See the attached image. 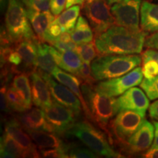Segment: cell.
I'll return each instance as SVG.
<instances>
[{"instance_id":"obj_1","label":"cell","mask_w":158,"mask_h":158,"mask_svg":"<svg viewBox=\"0 0 158 158\" xmlns=\"http://www.w3.org/2000/svg\"><path fill=\"white\" fill-rule=\"evenodd\" d=\"M148 33L114 24L95 35L94 43L100 55L138 54L141 53Z\"/></svg>"},{"instance_id":"obj_2","label":"cell","mask_w":158,"mask_h":158,"mask_svg":"<svg viewBox=\"0 0 158 158\" xmlns=\"http://www.w3.org/2000/svg\"><path fill=\"white\" fill-rule=\"evenodd\" d=\"M141 62L137 54L101 55L91 63V68L96 81H104L127 74Z\"/></svg>"},{"instance_id":"obj_3","label":"cell","mask_w":158,"mask_h":158,"mask_svg":"<svg viewBox=\"0 0 158 158\" xmlns=\"http://www.w3.org/2000/svg\"><path fill=\"white\" fill-rule=\"evenodd\" d=\"M5 22L7 35L14 44L25 40H38L21 0H8Z\"/></svg>"},{"instance_id":"obj_4","label":"cell","mask_w":158,"mask_h":158,"mask_svg":"<svg viewBox=\"0 0 158 158\" xmlns=\"http://www.w3.org/2000/svg\"><path fill=\"white\" fill-rule=\"evenodd\" d=\"M81 91L92 119L108 131L106 127L118 112L116 99L100 93L94 86L88 84H82Z\"/></svg>"},{"instance_id":"obj_5","label":"cell","mask_w":158,"mask_h":158,"mask_svg":"<svg viewBox=\"0 0 158 158\" xmlns=\"http://www.w3.org/2000/svg\"><path fill=\"white\" fill-rule=\"evenodd\" d=\"M68 134L74 136L97 155L110 158L122 157L110 147L106 135L87 121L76 122L67 132Z\"/></svg>"},{"instance_id":"obj_6","label":"cell","mask_w":158,"mask_h":158,"mask_svg":"<svg viewBox=\"0 0 158 158\" xmlns=\"http://www.w3.org/2000/svg\"><path fill=\"white\" fill-rule=\"evenodd\" d=\"M146 112L135 110H122L108 124V133L116 143L125 146L129 138L145 120Z\"/></svg>"},{"instance_id":"obj_7","label":"cell","mask_w":158,"mask_h":158,"mask_svg":"<svg viewBox=\"0 0 158 158\" xmlns=\"http://www.w3.org/2000/svg\"><path fill=\"white\" fill-rule=\"evenodd\" d=\"M106 0L86 2L83 11L95 35L101 34L115 24L111 10Z\"/></svg>"},{"instance_id":"obj_8","label":"cell","mask_w":158,"mask_h":158,"mask_svg":"<svg viewBox=\"0 0 158 158\" xmlns=\"http://www.w3.org/2000/svg\"><path fill=\"white\" fill-rule=\"evenodd\" d=\"M45 118L50 127V132L60 136L76 124L79 114L71 108L59 104L53 100L52 104L44 109Z\"/></svg>"},{"instance_id":"obj_9","label":"cell","mask_w":158,"mask_h":158,"mask_svg":"<svg viewBox=\"0 0 158 158\" xmlns=\"http://www.w3.org/2000/svg\"><path fill=\"white\" fill-rule=\"evenodd\" d=\"M143 71L139 66L123 76L102 81L94 86L100 93L109 97L120 96L129 89L141 84Z\"/></svg>"},{"instance_id":"obj_10","label":"cell","mask_w":158,"mask_h":158,"mask_svg":"<svg viewBox=\"0 0 158 158\" xmlns=\"http://www.w3.org/2000/svg\"><path fill=\"white\" fill-rule=\"evenodd\" d=\"M141 0H122L114 4L111 13L116 25L139 30Z\"/></svg>"},{"instance_id":"obj_11","label":"cell","mask_w":158,"mask_h":158,"mask_svg":"<svg viewBox=\"0 0 158 158\" xmlns=\"http://www.w3.org/2000/svg\"><path fill=\"white\" fill-rule=\"evenodd\" d=\"M38 71L48 84L53 100L80 114L82 104L76 94L66 86H63L61 83L59 84L56 82L51 76H51V74L43 72L39 69Z\"/></svg>"},{"instance_id":"obj_12","label":"cell","mask_w":158,"mask_h":158,"mask_svg":"<svg viewBox=\"0 0 158 158\" xmlns=\"http://www.w3.org/2000/svg\"><path fill=\"white\" fill-rule=\"evenodd\" d=\"M155 138V126L145 119L139 128L129 138L124 147L130 154L147 152L152 145Z\"/></svg>"},{"instance_id":"obj_13","label":"cell","mask_w":158,"mask_h":158,"mask_svg":"<svg viewBox=\"0 0 158 158\" xmlns=\"http://www.w3.org/2000/svg\"><path fill=\"white\" fill-rule=\"evenodd\" d=\"M24 130L19 120L15 119L8 121L5 126V133L10 135L23 149L22 157H40L36 144L33 143L30 135Z\"/></svg>"},{"instance_id":"obj_14","label":"cell","mask_w":158,"mask_h":158,"mask_svg":"<svg viewBox=\"0 0 158 158\" xmlns=\"http://www.w3.org/2000/svg\"><path fill=\"white\" fill-rule=\"evenodd\" d=\"M118 111L122 110H135L146 112L149 107V99L143 90L132 87L116 99Z\"/></svg>"},{"instance_id":"obj_15","label":"cell","mask_w":158,"mask_h":158,"mask_svg":"<svg viewBox=\"0 0 158 158\" xmlns=\"http://www.w3.org/2000/svg\"><path fill=\"white\" fill-rule=\"evenodd\" d=\"M32 102L37 107L45 109L53 102L50 89L47 82L38 70H35L30 74Z\"/></svg>"},{"instance_id":"obj_16","label":"cell","mask_w":158,"mask_h":158,"mask_svg":"<svg viewBox=\"0 0 158 158\" xmlns=\"http://www.w3.org/2000/svg\"><path fill=\"white\" fill-rule=\"evenodd\" d=\"M48 48L57 66L68 73L76 76L83 63V61L76 51H59L53 45L51 46L48 45Z\"/></svg>"},{"instance_id":"obj_17","label":"cell","mask_w":158,"mask_h":158,"mask_svg":"<svg viewBox=\"0 0 158 158\" xmlns=\"http://www.w3.org/2000/svg\"><path fill=\"white\" fill-rule=\"evenodd\" d=\"M52 76L56 79L57 81H59L61 84H64L67 87H68L72 91L73 93L76 94L80 100L82 104V108L84 109V111L86 116L89 118H92L91 116V113L89 110L87 105H86V100H85L84 94L82 93L81 89H80V81L79 78L76 76H73V74L68 73L67 71L61 70L58 68H56L55 70L53 71Z\"/></svg>"},{"instance_id":"obj_18","label":"cell","mask_w":158,"mask_h":158,"mask_svg":"<svg viewBox=\"0 0 158 158\" xmlns=\"http://www.w3.org/2000/svg\"><path fill=\"white\" fill-rule=\"evenodd\" d=\"M19 122L27 130H43L50 132V127L46 121L44 110L42 108H33L23 112L19 116Z\"/></svg>"},{"instance_id":"obj_19","label":"cell","mask_w":158,"mask_h":158,"mask_svg":"<svg viewBox=\"0 0 158 158\" xmlns=\"http://www.w3.org/2000/svg\"><path fill=\"white\" fill-rule=\"evenodd\" d=\"M27 15L30 21L31 27L37 35L39 41L44 42L45 36L46 35L51 23L56 19L50 11L38 12L27 10Z\"/></svg>"},{"instance_id":"obj_20","label":"cell","mask_w":158,"mask_h":158,"mask_svg":"<svg viewBox=\"0 0 158 158\" xmlns=\"http://www.w3.org/2000/svg\"><path fill=\"white\" fill-rule=\"evenodd\" d=\"M140 15L142 30L147 33L158 31V5L148 1L142 2Z\"/></svg>"},{"instance_id":"obj_21","label":"cell","mask_w":158,"mask_h":158,"mask_svg":"<svg viewBox=\"0 0 158 158\" xmlns=\"http://www.w3.org/2000/svg\"><path fill=\"white\" fill-rule=\"evenodd\" d=\"M37 40H25L15 44L14 48L21 55L23 62L29 72L32 73L37 68Z\"/></svg>"},{"instance_id":"obj_22","label":"cell","mask_w":158,"mask_h":158,"mask_svg":"<svg viewBox=\"0 0 158 158\" xmlns=\"http://www.w3.org/2000/svg\"><path fill=\"white\" fill-rule=\"evenodd\" d=\"M27 132L40 150L54 149L65 145L59 135L53 133L43 130H27Z\"/></svg>"},{"instance_id":"obj_23","label":"cell","mask_w":158,"mask_h":158,"mask_svg":"<svg viewBox=\"0 0 158 158\" xmlns=\"http://www.w3.org/2000/svg\"><path fill=\"white\" fill-rule=\"evenodd\" d=\"M72 40L77 45L92 42L94 33L89 21L83 16H79L76 27L71 32Z\"/></svg>"},{"instance_id":"obj_24","label":"cell","mask_w":158,"mask_h":158,"mask_svg":"<svg viewBox=\"0 0 158 158\" xmlns=\"http://www.w3.org/2000/svg\"><path fill=\"white\" fill-rule=\"evenodd\" d=\"M37 68L39 70L51 75L57 68V64L48 50V45L38 40L37 42Z\"/></svg>"},{"instance_id":"obj_25","label":"cell","mask_w":158,"mask_h":158,"mask_svg":"<svg viewBox=\"0 0 158 158\" xmlns=\"http://www.w3.org/2000/svg\"><path fill=\"white\" fill-rule=\"evenodd\" d=\"M80 10V6L73 5L69 8H67L60 15H58V17L55 19L54 21L61 27L62 32H64V31L72 32L79 18Z\"/></svg>"},{"instance_id":"obj_26","label":"cell","mask_w":158,"mask_h":158,"mask_svg":"<svg viewBox=\"0 0 158 158\" xmlns=\"http://www.w3.org/2000/svg\"><path fill=\"white\" fill-rule=\"evenodd\" d=\"M12 86L19 92L26 105L29 109L31 108L32 95H31V87L30 79H29L27 74H18L13 78Z\"/></svg>"},{"instance_id":"obj_27","label":"cell","mask_w":158,"mask_h":158,"mask_svg":"<svg viewBox=\"0 0 158 158\" xmlns=\"http://www.w3.org/2000/svg\"><path fill=\"white\" fill-rule=\"evenodd\" d=\"M23 150L16 141L9 135L4 133L1 138V149H0V157L7 158L22 157Z\"/></svg>"},{"instance_id":"obj_28","label":"cell","mask_w":158,"mask_h":158,"mask_svg":"<svg viewBox=\"0 0 158 158\" xmlns=\"http://www.w3.org/2000/svg\"><path fill=\"white\" fill-rule=\"evenodd\" d=\"M7 98L10 109L21 113L27 111L29 109L26 105L24 100L13 86L7 88Z\"/></svg>"},{"instance_id":"obj_29","label":"cell","mask_w":158,"mask_h":158,"mask_svg":"<svg viewBox=\"0 0 158 158\" xmlns=\"http://www.w3.org/2000/svg\"><path fill=\"white\" fill-rule=\"evenodd\" d=\"M75 51L81 57L83 62H86L89 64L93 62L98 56V53H97L98 51H97L94 41L77 45Z\"/></svg>"},{"instance_id":"obj_30","label":"cell","mask_w":158,"mask_h":158,"mask_svg":"<svg viewBox=\"0 0 158 158\" xmlns=\"http://www.w3.org/2000/svg\"><path fill=\"white\" fill-rule=\"evenodd\" d=\"M150 100L158 99V75L152 78H144L140 84Z\"/></svg>"},{"instance_id":"obj_31","label":"cell","mask_w":158,"mask_h":158,"mask_svg":"<svg viewBox=\"0 0 158 158\" xmlns=\"http://www.w3.org/2000/svg\"><path fill=\"white\" fill-rule=\"evenodd\" d=\"M76 76L79 78L83 84L94 86V83L96 81V79L94 78L92 73L91 66L87 63L83 62L80 69H79Z\"/></svg>"},{"instance_id":"obj_32","label":"cell","mask_w":158,"mask_h":158,"mask_svg":"<svg viewBox=\"0 0 158 158\" xmlns=\"http://www.w3.org/2000/svg\"><path fill=\"white\" fill-rule=\"evenodd\" d=\"M70 149V147L65 144L61 147L40 150V155L41 157L45 158H67L69 157Z\"/></svg>"},{"instance_id":"obj_33","label":"cell","mask_w":158,"mask_h":158,"mask_svg":"<svg viewBox=\"0 0 158 158\" xmlns=\"http://www.w3.org/2000/svg\"><path fill=\"white\" fill-rule=\"evenodd\" d=\"M26 9L38 12L50 11L48 0H21Z\"/></svg>"},{"instance_id":"obj_34","label":"cell","mask_w":158,"mask_h":158,"mask_svg":"<svg viewBox=\"0 0 158 158\" xmlns=\"http://www.w3.org/2000/svg\"><path fill=\"white\" fill-rule=\"evenodd\" d=\"M142 71L145 78H152L158 75V64L153 59L143 61Z\"/></svg>"},{"instance_id":"obj_35","label":"cell","mask_w":158,"mask_h":158,"mask_svg":"<svg viewBox=\"0 0 158 158\" xmlns=\"http://www.w3.org/2000/svg\"><path fill=\"white\" fill-rule=\"evenodd\" d=\"M69 157L71 158H96L97 154L90 149L86 148H70L69 150Z\"/></svg>"},{"instance_id":"obj_36","label":"cell","mask_w":158,"mask_h":158,"mask_svg":"<svg viewBox=\"0 0 158 158\" xmlns=\"http://www.w3.org/2000/svg\"><path fill=\"white\" fill-rule=\"evenodd\" d=\"M67 0H50V10L54 16H58L66 8Z\"/></svg>"},{"instance_id":"obj_37","label":"cell","mask_w":158,"mask_h":158,"mask_svg":"<svg viewBox=\"0 0 158 158\" xmlns=\"http://www.w3.org/2000/svg\"><path fill=\"white\" fill-rule=\"evenodd\" d=\"M51 45L55 47L59 51H75L77 47V44L73 40L70 41V42H62L60 40H55Z\"/></svg>"},{"instance_id":"obj_38","label":"cell","mask_w":158,"mask_h":158,"mask_svg":"<svg viewBox=\"0 0 158 158\" xmlns=\"http://www.w3.org/2000/svg\"><path fill=\"white\" fill-rule=\"evenodd\" d=\"M7 85H3L1 87V91H0V96H1V110L5 113H8L10 110V108L8 101H7Z\"/></svg>"},{"instance_id":"obj_39","label":"cell","mask_w":158,"mask_h":158,"mask_svg":"<svg viewBox=\"0 0 158 158\" xmlns=\"http://www.w3.org/2000/svg\"><path fill=\"white\" fill-rule=\"evenodd\" d=\"M144 45L148 48L158 51V31L146 38Z\"/></svg>"},{"instance_id":"obj_40","label":"cell","mask_w":158,"mask_h":158,"mask_svg":"<svg viewBox=\"0 0 158 158\" xmlns=\"http://www.w3.org/2000/svg\"><path fill=\"white\" fill-rule=\"evenodd\" d=\"M142 61L149 60V59H153L158 64V51L154 50V49H148L142 54Z\"/></svg>"},{"instance_id":"obj_41","label":"cell","mask_w":158,"mask_h":158,"mask_svg":"<svg viewBox=\"0 0 158 158\" xmlns=\"http://www.w3.org/2000/svg\"><path fill=\"white\" fill-rule=\"evenodd\" d=\"M149 116L154 120H158V100L152 102L149 107Z\"/></svg>"},{"instance_id":"obj_42","label":"cell","mask_w":158,"mask_h":158,"mask_svg":"<svg viewBox=\"0 0 158 158\" xmlns=\"http://www.w3.org/2000/svg\"><path fill=\"white\" fill-rule=\"evenodd\" d=\"M143 157L158 158V148H150L145 153L143 154Z\"/></svg>"},{"instance_id":"obj_43","label":"cell","mask_w":158,"mask_h":158,"mask_svg":"<svg viewBox=\"0 0 158 158\" xmlns=\"http://www.w3.org/2000/svg\"><path fill=\"white\" fill-rule=\"evenodd\" d=\"M153 124L155 126V138L151 148H158V122H153Z\"/></svg>"},{"instance_id":"obj_44","label":"cell","mask_w":158,"mask_h":158,"mask_svg":"<svg viewBox=\"0 0 158 158\" xmlns=\"http://www.w3.org/2000/svg\"><path fill=\"white\" fill-rule=\"evenodd\" d=\"M84 0H67L66 9L73 5H84Z\"/></svg>"},{"instance_id":"obj_45","label":"cell","mask_w":158,"mask_h":158,"mask_svg":"<svg viewBox=\"0 0 158 158\" xmlns=\"http://www.w3.org/2000/svg\"><path fill=\"white\" fill-rule=\"evenodd\" d=\"M106 1L107 2L108 5H114V4L117 3V2H118L122 1V0H106Z\"/></svg>"},{"instance_id":"obj_46","label":"cell","mask_w":158,"mask_h":158,"mask_svg":"<svg viewBox=\"0 0 158 158\" xmlns=\"http://www.w3.org/2000/svg\"><path fill=\"white\" fill-rule=\"evenodd\" d=\"M94 1V0H86V2H92Z\"/></svg>"}]
</instances>
